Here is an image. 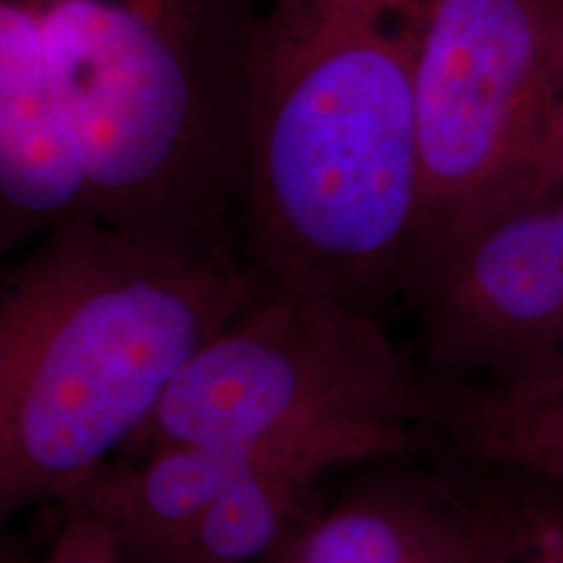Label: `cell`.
<instances>
[{"label":"cell","instance_id":"obj_1","mask_svg":"<svg viewBox=\"0 0 563 563\" xmlns=\"http://www.w3.org/2000/svg\"><path fill=\"white\" fill-rule=\"evenodd\" d=\"M266 0H0V262L68 224L243 258Z\"/></svg>","mask_w":563,"mask_h":563},{"label":"cell","instance_id":"obj_2","mask_svg":"<svg viewBox=\"0 0 563 563\" xmlns=\"http://www.w3.org/2000/svg\"><path fill=\"white\" fill-rule=\"evenodd\" d=\"M431 0H266L243 100V258L384 321L422 217Z\"/></svg>","mask_w":563,"mask_h":563},{"label":"cell","instance_id":"obj_3","mask_svg":"<svg viewBox=\"0 0 563 563\" xmlns=\"http://www.w3.org/2000/svg\"><path fill=\"white\" fill-rule=\"evenodd\" d=\"M256 282L241 262L104 224L3 258L0 527L115 462Z\"/></svg>","mask_w":563,"mask_h":563},{"label":"cell","instance_id":"obj_4","mask_svg":"<svg viewBox=\"0 0 563 563\" xmlns=\"http://www.w3.org/2000/svg\"><path fill=\"white\" fill-rule=\"evenodd\" d=\"M258 279V277H256ZM431 378L384 321L327 292L256 282L118 460L159 446L313 452L342 470L428 456Z\"/></svg>","mask_w":563,"mask_h":563},{"label":"cell","instance_id":"obj_5","mask_svg":"<svg viewBox=\"0 0 563 563\" xmlns=\"http://www.w3.org/2000/svg\"><path fill=\"white\" fill-rule=\"evenodd\" d=\"M418 123L415 249L563 173V0H431Z\"/></svg>","mask_w":563,"mask_h":563},{"label":"cell","instance_id":"obj_6","mask_svg":"<svg viewBox=\"0 0 563 563\" xmlns=\"http://www.w3.org/2000/svg\"><path fill=\"white\" fill-rule=\"evenodd\" d=\"M399 306L431 378L563 382V173L415 249Z\"/></svg>","mask_w":563,"mask_h":563},{"label":"cell","instance_id":"obj_7","mask_svg":"<svg viewBox=\"0 0 563 563\" xmlns=\"http://www.w3.org/2000/svg\"><path fill=\"white\" fill-rule=\"evenodd\" d=\"M262 563H483L467 470L435 456L363 464Z\"/></svg>","mask_w":563,"mask_h":563},{"label":"cell","instance_id":"obj_8","mask_svg":"<svg viewBox=\"0 0 563 563\" xmlns=\"http://www.w3.org/2000/svg\"><path fill=\"white\" fill-rule=\"evenodd\" d=\"M431 394L428 456L563 485V382L496 389L431 378Z\"/></svg>","mask_w":563,"mask_h":563},{"label":"cell","instance_id":"obj_9","mask_svg":"<svg viewBox=\"0 0 563 563\" xmlns=\"http://www.w3.org/2000/svg\"><path fill=\"white\" fill-rule=\"evenodd\" d=\"M340 462L313 452H279L251 462L159 563H262L285 534L319 504L323 477Z\"/></svg>","mask_w":563,"mask_h":563},{"label":"cell","instance_id":"obj_10","mask_svg":"<svg viewBox=\"0 0 563 563\" xmlns=\"http://www.w3.org/2000/svg\"><path fill=\"white\" fill-rule=\"evenodd\" d=\"M483 563H563V485L496 467H470Z\"/></svg>","mask_w":563,"mask_h":563},{"label":"cell","instance_id":"obj_11","mask_svg":"<svg viewBox=\"0 0 563 563\" xmlns=\"http://www.w3.org/2000/svg\"><path fill=\"white\" fill-rule=\"evenodd\" d=\"M51 551L40 563H123L115 532L87 509L66 506Z\"/></svg>","mask_w":563,"mask_h":563},{"label":"cell","instance_id":"obj_12","mask_svg":"<svg viewBox=\"0 0 563 563\" xmlns=\"http://www.w3.org/2000/svg\"><path fill=\"white\" fill-rule=\"evenodd\" d=\"M0 563H24L13 545L9 527H0Z\"/></svg>","mask_w":563,"mask_h":563}]
</instances>
